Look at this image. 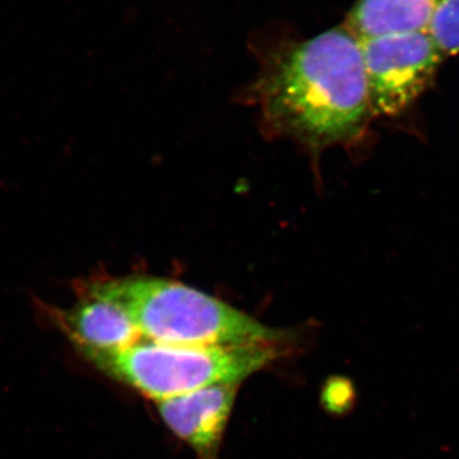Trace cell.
Masks as SVG:
<instances>
[{"mask_svg": "<svg viewBox=\"0 0 459 459\" xmlns=\"http://www.w3.org/2000/svg\"><path fill=\"white\" fill-rule=\"evenodd\" d=\"M255 95L272 131L316 151L355 140L373 115L361 40L347 26L277 53Z\"/></svg>", "mask_w": 459, "mask_h": 459, "instance_id": "1", "label": "cell"}, {"mask_svg": "<svg viewBox=\"0 0 459 459\" xmlns=\"http://www.w3.org/2000/svg\"><path fill=\"white\" fill-rule=\"evenodd\" d=\"M81 283L119 307L152 342L186 346H281L282 329L268 327L253 316L199 290L157 277H95Z\"/></svg>", "mask_w": 459, "mask_h": 459, "instance_id": "2", "label": "cell"}, {"mask_svg": "<svg viewBox=\"0 0 459 459\" xmlns=\"http://www.w3.org/2000/svg\"><path fill=\"white\" fill-rule=\"evenodd\" d=\"M280 346H186L142 340L89 360L108 377L164 401L207 386L241 383L271 364Z\"/></svg>", "mask_w": 459, "mask_h": 459, "instance_id": "3", "label": "cell"}, {"mask_svg": "<svg viewBox=\"0 0 459 459\" xmlns=\"http://www.w3.org/2000/svg\"><path fill=\"white\" fill-rule=\"evenodd\" d=\"M373 115L401 114L428 89L443 54L427 31L361 41Z\"/></svg>", "mask_w": 459, "mask_h": 459, "instance_id": "4", "label": "cell"}, {"mask_svg": "<svg viewBox=\"0 0 459 459\" xmlns=\"http://www.w3.org/2000/svg\"><path fill=\"white\" fill-rule=\"evenodd\" d=\"M75 301L60 309L39 301L38 307L84 359L96 353L120 351L143 340L129 316L107 299L75 283Z\"/></svg>", "mask_w": 459, "mask_h": 459, "instance_id": "5", "label": "cell"}, {"mask_svg": "<svg viewBox=\"0 0 459 459\" xmlns=\"http://www.w3.org/2000/svg\"><path fill=\"white\" fill-rule=\"evenodd\" d=\"M238 385L223 383L157 401V410L172 433L189 444L199 459H217Z\"/></svg>", "mask_w": 459, "mask_h": 459, "instance_id": "6", "label": "cell"}, {"mask_svg": "<svg viewBox=\"0 0 459 459\" xmlns=\"http://www.w3.org/2000/svg\"><path fill=\"white\" fill-rule=\"evenodd\" d=\"M440 0H358L347 29L361 41L427 31Z\"/></svg>", "mask_w": 459, "mask_h": 459, "instance_id": "7", "label": "cell"}, {"mask_svg": "<svg viewBox=\"0 0 459 459\" xmlns=\"http://www.w3.org/2000/svg\"><path fill=\"white\" fill-rule=\"evenodd\" d=\"M427 32L443 56L459 54V0H440Z\"/></svg>", "mask_w": 459, "mask_h": 459, "instance_id": "8", "label": "cell"}, {"mask_svg": "<svg viewBox=\"0 0 459 459\" xmlns=\"http://www.w3.org/2000/svg\"><path fill=\"white\" fill-rule=\"evenodd\" d=\"M323 401L331 412H349L356 401L355 386L346 377H333L325 385Z\"/></svg>", "mask_w": 459, "mask_h": 459, "instance_id": "9", "label": "cell"}]
</instances>
